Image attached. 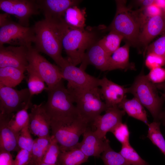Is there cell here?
Segmentation results:
<instances>
[{"mask_svg":"<svg viewBox=\"0 0 165 165\" xmlns=\"http://www.w3.org/2000/svg\"><path fill=\"white\" fill-rule=\"evenodd\" d=\"M35 33L34 47L39 53L51 58L59 67L64 61L61 53L62 40L70 27L64 19H44L33 26Z\"/></svg>","mask_w":165,"mask_h":165,"instance_id":"cell-1","label":"cell"},{"mask_svg":"<svg viewBox=\"0 0 165 165\" xmlns=\"http://www.w3.org/2000/svg\"><path fill=\"white\" fill-rule=\"evenodd\" d=\"M88 157L79 148L61 152L58 156L57 165H81L88 161Z\"/></svg>","mask_w":165,"mask_h":165,"instance_id":"cell-25","label":"cell"},{"mask_svg":"<svg viewBox=\"0 0 165 165\" xmlns=\"http://www.w3.org/2000/svg\"><path fill=\"white\" fill-rule=\"evenodd\" d=\"M46 90L48 98L44 107L50 123H68L79 116L74 99L62 80Z\"/></svg>","mask_w":165,"mask_h":165,"instance_id":"cell-3","label":"cell"},{"mask_svg":"<svg viewBox=\"0 0 165 165\" xmlns=\"http://www.w3.org/2000/svg\"><path fill=\"white\" fill-rule=\"evenodd\" d=\"M164 14L165 18V11L164 12Z\"/></svg>","mask_w":165,"mask_h":165,"instance_id":"cell-49","label":"cell"},{"mask_svg":"<svg viewBox=\"0 0 165 165\" xmlns=\"http://www.w3.org/2000/svg\"><path fill=\"white\" fill-rule=\"evenodd\" d=\"M28 109L25 108L16 112L15 114H13L9 121V127L17 134L28 125L29 114L28 112Z\"/></svg>","mask_w":165,"mask_h":165,"instance_id":"cell-30","label":"cell"},{"mask_svg":"<svg viewBox=\"0 0 165 165\" xmlns=\"http://www.w3.org/2000/svg\"><path fill=\"white\" fill-rule=\"evenodd\" d=\"M39 9L47 19H64L67 10L77 6L81 1L77 0H37Z\"/></svg>","mask_w":165,"mask_h":165,"instance_id":"cell-16","label":"cell"},{"mask_svg":"<svg viewBox=\"0 0 165 165\" xmlns=\"http://www.w3.org/2000/svg\"><path fill=\"white\" fill-rule=\"evenodd\" d=\"M32 97L28 88L17 90L0 84V113L10 114L31 108Z\"/></svg>","mask_w":165,"mask_h":165,"instance_id":"cell-11","label":"cell"},{"mask_svg":"<svg viewBox=\"0 0 165 165\" xmlns=\"http://www.w3.org/2000/svg\"><path fill=\"white\" fill-rule=\"evenodd\" d=\"M0 8L5 13L14 15L18 19V23L25 27H29L32 16L40 12L35 0H0Z\"/></svg>","mask_w":165,"mask_h":165,"instance_id":"cell-12","label":"cell"},{"mask_svg":"<svg viewBox=\"0 0 165 165\" xmlns=\"http://www.w3.org/2000/svg\"><path fill=\"white\" fill-rule=\"evenodd\" d=\"M106 29L104 25L80 29L70 28L62 40V48L68 61L76 66L81 64L86 50L102 38L101 35Z\"/></svg>","mask_w":165,"mask_h":165,"instance_id":"cell-2","label":"cell"},{"mask_svg":"<svg viewBox=\"0 0 165 165\" xmlns=\"http://www.w3.org/2000/svg\"><path fill=\"white\" fill-rule=\"evenodd\" d=\"M118 107L122 108L129 116L143 122L147 125L149 124L143 105L135 97L128 99L126 97Z\"/></svg>","mask_w":165,"mask_h":165,"instance_id":"cell-22","label":"cell"},{"mask_svg":"<svg viewBox=\"0 0 165 165\" xmlns=\"http://www.w3.org/2000/svg\"><path fill=\"white\" fill-rule=\"evenodd\" d=\"M72 96L79 116L89 124L107 108L102 101L99 87L87 90Z\"/></svg>","mask_w":165,"mask_h":165,"instance_id":"cell-8","label":"cell"},{"mask_svg":"<svg viewBox=\"0 0 165 165\" xmlns=\"http://www.w3.org/2000/svg\"><path fill=\"white\" fill-rule=\"evenodd\" d=\"M105 165H131L119 152L114 151L110 145L101 156Z\"/></svg>","mask_w":165,"mask_h":165,"instance_id":"cell-32","label":"cell"},{"mask_svg":"<svg viewBox=\"0 0 165 165\" xmlns=\"http://www.w3.org/2000/svg\"><path fill=\"white\" fill-rule=\"evenodd\" d=\"M13 114L0 113V150L18 152L20 150L17 144L18 134L14 132L9 125Z\"/></svg>","mask_w":165,"mask_h":165,"instance_id":"cell-21","label":"cell"},{"mask_svg":"<svg viewBox=\"0 0 165 165\" xmlns=\"http://www.w3.org/2000/svg\"><path fill=\"white\" fill-rule=\"evenodd\" d=\"M99 87L102 99L107 108L118 106L126 97L127 88L118 84L104 77L100 79Z\"/></svg>","mask_w":165,"mask_h":165,"instance_id":"cell-18","label":"cell"},{"mask_svg":"<svg viewBox=\"0 0 165 165\" xmlns=\"http://www.w3.org/2000/svg\"><path fill=\"white\" fill-rule=\"evenodd\" d=\"M105 113L97 116L91 124L95 127V134L100 138H106V135L117 125L122 123L125 112L115 106L107 108Z\"/></svg>","mask_w":165,"mask_h":165,"instance_id":"cell-14","label":"cell"},{"mask_svg":"<svg viewBox=\"0 0 165 165\" xmlns=\"http://www.w3.org/2000/svg\"><path fill=\"white\" fill-rule=\"evenodd\" d=\"M122 145H130V132L127 125L122 122L119 124L111 131Z\"/></svg>","mask_w":165,"mask_h":165,"instance_id":"cell-36","label":"cell"},{"mask_svg":"<svg viewBox=\"0 0 165 165\" xmlns=\"http://www.w3.org/2000/svg\"><path fill=\"white\" fill-rule=\"evenodd\" d=\"M141 9L143 19L145 23L149 19L162 14L164 12L155 4Z\"/></svg>","mask_w":165,"mask_h":165,"instance_id":"cell-40","label":"cell"},{"mask_svg":"<svg viewBox=\"0 0 165 165\" xmlns=\"http://www.w3.org/2000/svg\"><path fill=\"white\" fill-rule=\"evenodd\" d=\"M155 84L157 88L165 91V82L162 83Z\"/></svg>","mask_w":165,"mask_h":165,"instance_id":"cell-45","label":"cell"},{"mask_svg":"<svg viewBox=\"0 0 165 165\" xmlns=\"http://www.w3.org/2000/svg\"><path fill=\"white\" fill-rule=\"evenodd\" d=\"M50 140L51 136L49 137H38L34 139L31 152V160L29 163L42 161Z\"/></svg>","mask_w":165,"mask_h":165,"instance_id":"cell-28","label":"cell"},{"mask_svg":"<svg viewBox=\"0 0 165 165\" xmlns=\"http://www.w3.org/2000/svg\"><path fill=\"white\" fill-rule=\"evenodd\" d=\"M28 125L25 126L18 134L17 144L19 148L27 150L31 152L34 140L31 135Z\"/></svg>","mask_w":165,"mask_h":165,"instance_id":"cell-35","label":"cell"},{"mask_svg":"<svg viewBox=\"0 0 165 165\" xmlns=\"http://www.w3.org/2000/svg\"><path fill=\"white\" fill-rule=\"evenodd\" d=\"M28 75L27 84L31 95L37 94L41 93L44 90H46L44 81L36 73L29 70H27Z\"/></svg>","mask_w":165,"mask_h":165,"instance_id":"cell-31","label":"cell"},{"mask_svg":"<svg viewBox=\"0 0 165 165\" xmlns=\"http://www.w3.org/2000/svg\"><path fill=\"white\" fill-rule=\"evenodd\" d=\"M59 68L63 79L67 81L66 88L72 96L91 88L99 87L100 79L72 64L66 58Z\"/></svg>","mask_w":165,"mask_h":165,"instance_id":"cell-9","label":"cell"},{"mask_svg":"<svg viewBox=\"0 0 165 165\" xmlns=\"http://www.w3.org/2000/svg\"><path fill=\"white\" fill-rule=\"evenodd\" d=\"M165 31V18L163 13L149 19L141 28L138 43L145 47L155 38Z\"/></svg>","mask_w":165,"mask_h":165,"instance_id":"cell-20","label":"cell"},{"mask_svg":"<svg viewBox=\"0 0 165 165\" xmlns=\"http://www.w3.org/2000/svg\"><path fill=\"white\" fill-rule=\"evenodd\" d=\"M30 46H0V68L11 66L26 71Z\"/></svg>","mask_w":165,"mask_h":165,"instance_id":"cell-13","label":"cell"},{"mask_svg":"<svg viewBox=\"0 0 165 165\" xmlns=\"http://www.w3.org/2000/svg\"><path fill=\"white\" fill-rule=\"evenodd\" d=\"M147 137L160 150L165 156V140L161 132L160 123L154 121L148 125Z\"/></svg>","mask_w":165,"mask_h":165,"instance_id":"cell-29","label":"cell"},{"mask_svg":"<svg viewBox=\"0 0 165 165\" xmlns=\"http://www.w3.org/2000/svg\"><path fill=\"white\" fill-rule=\"evenodd\" d=\"M123 37L117 32L110 30L109 33L102 37L98 42L107 54L111 56L120 47Z\"/></svg>","mask_w":165,"mask_h":165,"instance_id":"cell-27","label":"cell"},{"mask_svg":"<svg viewBox=\"0 0 165 165\" xmlns=\"http://www.w3.org/2000/svg\"><path fill=\"white\" fill-rule=\"evenodd\" d=\"M162 97L165 100V93H162ZM161 119L162 120L163 123L165 124V109L164 112H162Z\"/></svg>","mask_w":165,"mask_h":165,"instance_id":"cell-47","label":"cell"},{"mask_svg":"<svg viewBox=\"0 0 165 165\" xmlns=\"http://www.w3.org/2000/svg\"><path fill=\"white\" fill-rule=\"evenodd\" d=\"M119 153L131 165H149L140 156L130 145H122Z\"/></svg>","mask_w":165,"mask_h":165,"instance_id":"cell-33","label":"cell"},{"mask_svg":"<svg viewBox=\"0 0 165 165\" xmlns=\"http://www.w3.org/2000/svg\"><path fill=\"white\" fill-rule=\"evenodd\" d=\"M146 50L147 54L153 53L163 58L165 52V31L161 36L148 45Z\"/></svg>","mask_w":165,"mask_h":165,"instance_id":"cell-37","label":"cell"},{"mask_svg":"<svg viewBox=\"0 0 165 165\" xmlns=\"http://www.w3.org/2000/svg\"><path fill=\"white\" fill-rule=\"evenodd\" d=\"M163 58H164V60L165 63V52H164V56H163Z\"/></svg>","mask_w":165,"mask_h":165,"instance_id":"cell-48","label":"cell"},{"mask_svg":"<svg viewBox=\"0 0 165 165\" xmlns=\"http://www.w3.org/2000/svg\"><path fill=\"white\" fill-rule=\"evenodd\" d=\"M28 165H57V164H51L45 163L42 161L32 163H29Z\"/></svg>","mask_w":165,"mask_h":165,"instance_id":"cell-46","label":"cell"},{"mask_svg":"<svg viewBox=\"0 0 165 165\" xmlns=\"http://www.w3.org/2000/svg\"><path fill=\"white\" fill-rule=\"evenodd\" d=\"M32 134L38 137H49L51 129L50 121L46 114L42 103L33 105L29 113L28 124Z\"/></svg>","mask_w":165,"mask_h":165,"instance_id":"cell-15","label":"cell"},{"mask_svg":"<svg viewBox=\"0 0 165 165\" xmlns=\"http://www.w3.org/2000/svg\"><path fill=\"white\" fill-rule=\"evenodd\" d=\"M9 15L0 14V46H31L35 39L33 27H25L11 20Z\"/></svg>","mask_w":165,"mask_h":165,"instance_id":"cell-6","label":"cell"},{"mask_svg":"<svg viewBox=\"0 0 165 165\" xmlns=\"http://www.w3.org/2000/svg\"><path fill=\"white\" fill-rule=\"evenodd\" d=\"M146 76L154 84L163 83L165 82V68L160 67L152 69Z\"/></svg>","mask_w":165,"mask_h":165,"instance_id":"cell-38","label":"cell"},{"mask_svg":"<svg viewBox=\"0 0 165 165\" xmlns=\"http://www.w3.org/2000/svg\"><path fill=\"white\" fill-rule=\"evenodd\" d=\"M52 135L57 140L61 152L77 148L80 136L89 124L79 116L66 123H51Z\"/></svg>","mask_w":165,"mask_h":165,"instance_id":"cell-7","label":"cell"},{"mask_svg":"<svg viewBox=\"0 0 165 165\" xmlns=\"http://www.w3.org/2000/svg\"><path fill=\"white\" fill-rule=\"evenodd\" d=\"M155 84L150 82L143 72L135 79L127 93L132 94L149 111L154 119L158 121L161 119L163 97L158 95Z\"/></svg>","mask_w":165,"mask_h":165,"instance_id":"cell-5","label":"cell"},{"mask_svg":"<svg viewBox=\"0 0 165 165\" xmlns=\"http://www.w3.org/2000/svg\"><path fill=\"white\" fill-rule=\"evenodd\" d=\"M155 0H140L137 1L138 3L141 6V9L145 8L155 3Z\"/></svg>","mask_w":165,"mask_h":165,"instance_id":"cell-43","label":"cell"},{"mask_svg":"<svg viewBox=\"0 0 165 165\" xmlns=\"http://www.w3.org/2000/svg\"><path fill=\"white\" fill-rule=\"evenodd\" d=\"M145 64L146 66L150 70L157 67H162L165 65L163 58L153 53H150L147 54Z\"/></svg>","mask_w":165,"mask_h":165,"instance_id":"cell-39","label":"cell"},{"mask_svg":"<svg viewBox=\"0 0 165 165\" xmlns=\"http://www.w3.org/2000/svg\"><path fill=\"white\" fill-rule=\"evenodd\" d=\"M83 139L79 142L77 148L79 149L87 156L99 157L101 154L110 145L106 138H99L89 126L83 134Z\"/></svg>","mask_w":165,"mask_h":165,"instance_id":"cell-17","label":"cell"},{"mask_svg":"<svg viewBox=\"0 0 165 165\" xmlns=\"http://www.w3.org/2000/svg\"><path fill=\"white\" fill-rule=\"evenodd\" d=\"M27 58L26 71L30 70L38 75L46 84L47 88L63 80L60 68L49 61L32 46L29 48Z\"/></svg>","mask_w":165,"mask_h":165,"instance_id":"cell-10","label":"cell"},{"mask_svg":"<svg viewBox=\"0 0 165 165\" xmlns=\"http://www.w3.org/2000/svg\"><path fill=\"white\" fill-rule=\"evenodd\" d=\"M25 72L11 66L0 68V84L13 88L24 79Z\"/></svg>","mask_w":165,"mask_h":165,"instance_id":"cell-23","label":"cell"},{"mask_svg":"<svg viewBox=\"0 0 165 165\" xmlns=\"http://www.w3.org/2000/svg\"><path fill=\"white\" fill-rule=\"evenodd\" d=\"M98 42L92 45L86 51L79 67L82 70L85 71L87 66L90 64L102 71L108 70L111 56L107 54Z\"/></svg>","mask_w":165,"mask_h":165,"instance_id":"cell-19","label":"cell"},{"mask_svg":"<svg viewBox=\"0 0 165 165\" xmlns=\"http://www.w3.org/2000/svg\"><path fill=\"white\" fill-rule=\"evenodd\" d=\"M31 158V153L28 151L21 149L14 160V165H28Z\"/></svg>","mask_w":165,"mask_h":165,"instance_id":"cell-41","label":"cell"},{"mask_svg":"<svg viewBox=\"0 0 165 165\" xmlns=\"http://www.w3.org/2000/svg\"><path fill=\"white\" fill-rule=\"evenodd\" d=\"M154 4L161 9L163 12L165 11V0H155Z\"/></svg>","mask_w":165,"mask_h":165,"instance_id":"cell-44","label":"cell"},{"mask_svg":"<svg viewBox=\"0 0 165 165\" xmlns=\"http://www.w3.org/2000/svg\"><path fill=\"white\" fill-rule=\"evenodd\" d=\"M130 45L129 42L126 43L112 54L109 60L108 71L125 69L129 67Z\"/></svg>","mask_w":165,"mask_h":165,"instance_id":"cell-24","label":"cell"},{"mask_svg":"<svg viewBox=\"0 0 165 165\" xmlns=\"http://www.w3.org/2000/svg\"><path fill=\"white\" fill-rule=\"evenodd\" d=\"M116 14L108 29L121 35L130 44L135 45L143 23L139 9L133 10L126 5V0H116Z\"/></svg>","mask_w":165,"mask_h":165,"instance_id":"cell-4","label":"cell"},{"mask_svg":"<svg viewBox=\"0 0 165 165\" xmlns=\"http://www.w3.org/2000/svg\"><path fill=\"white\" fill-rule=\"evenodd\" d=\"M85 14V9H80L75 6L67 10L64 19L71 28H83L86 25Z\"/></svg>","mask_w":165,"mask_h":165,"instance_id":"cell-26","label":"cell"},{"mask_svg":"<svg viewBox=\"0 0 165 165\" xmlns=\"http://www.w3.org/2000/svg\"><path fill=\"white\" fill-rule=\"evenodd\" d=\"M61 152L59 145L55 137L51 136L50 144L42 158V162L47 163L56 164Z\"/></svg>","mask_w":165,"mask_h":165,"instance_id":"cell-34","label":"cell"},{"mask_svg":"<svg viewBox=\"0 0 165 165\" xmlns=\"http://www.w3.org/2000/svg\"><path fill=\"white\" fill-rule=\"evenodd\" d=\"M14 160L10 152L0 150V165H14Z\"/></svg>","mask_w":165,"mask_h":165,"instance_id":"cell-42","label":"cell"}]
</instances>
